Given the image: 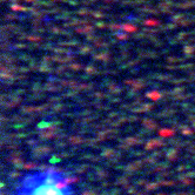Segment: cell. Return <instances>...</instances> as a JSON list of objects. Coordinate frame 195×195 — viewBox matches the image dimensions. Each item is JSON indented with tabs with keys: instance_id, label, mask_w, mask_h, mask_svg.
<instances>
[{
	"instance_id": "cell-1",
	"label": "cell",
	"mask_w": 195,
	"mask_h": 195,
	"mask_svg": "<svg viewBox=\"0 0 195 195\" xmlns=\"http://www.w3.org/2000/svg\"><path fill=\"white\" fill-rule=\"evenodd\" d=\"M13 195H74L67 175L55 169H41L24 175Z\"/></svg>"
}]
</instances>
